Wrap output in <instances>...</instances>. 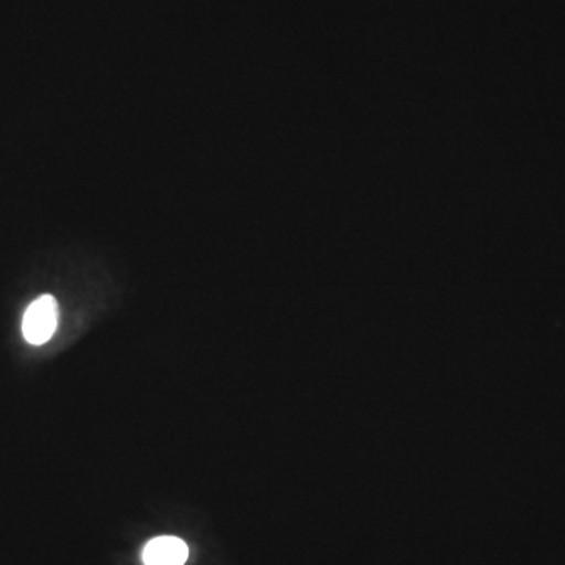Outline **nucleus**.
Masks as SVG:
<instances>
[{"instance_id": "f257e3e1", "label": "nucleus", "mask_w": 565, "mask_h": 565, "mask_svg": "<svg viewBox=\"0 0 565 565\" xmlns=\"http://www.w3.org/2000/svg\"><path fill=\"white\" fill-rule=\"evenodd\" d=\"M58 326V303L46 294L33 300L22 318V334L28 343L41 345L54 337Z\"/></svg>"}, {"instance_id": "f03ea898", "label": "nucleus", "mask_w": 565, "mask_h": 565, "mask_svg": "<svg viewBox=\"0 0 565 565\" xmlns=\"http://www.w3.org/2000/svg\"><path fill=\"white\" fill-rule=\"evenodd\" d=\"M188 557V544L172 535L152 539L143 550L145 565H184Z\"/></svg>"}]
</instances>
